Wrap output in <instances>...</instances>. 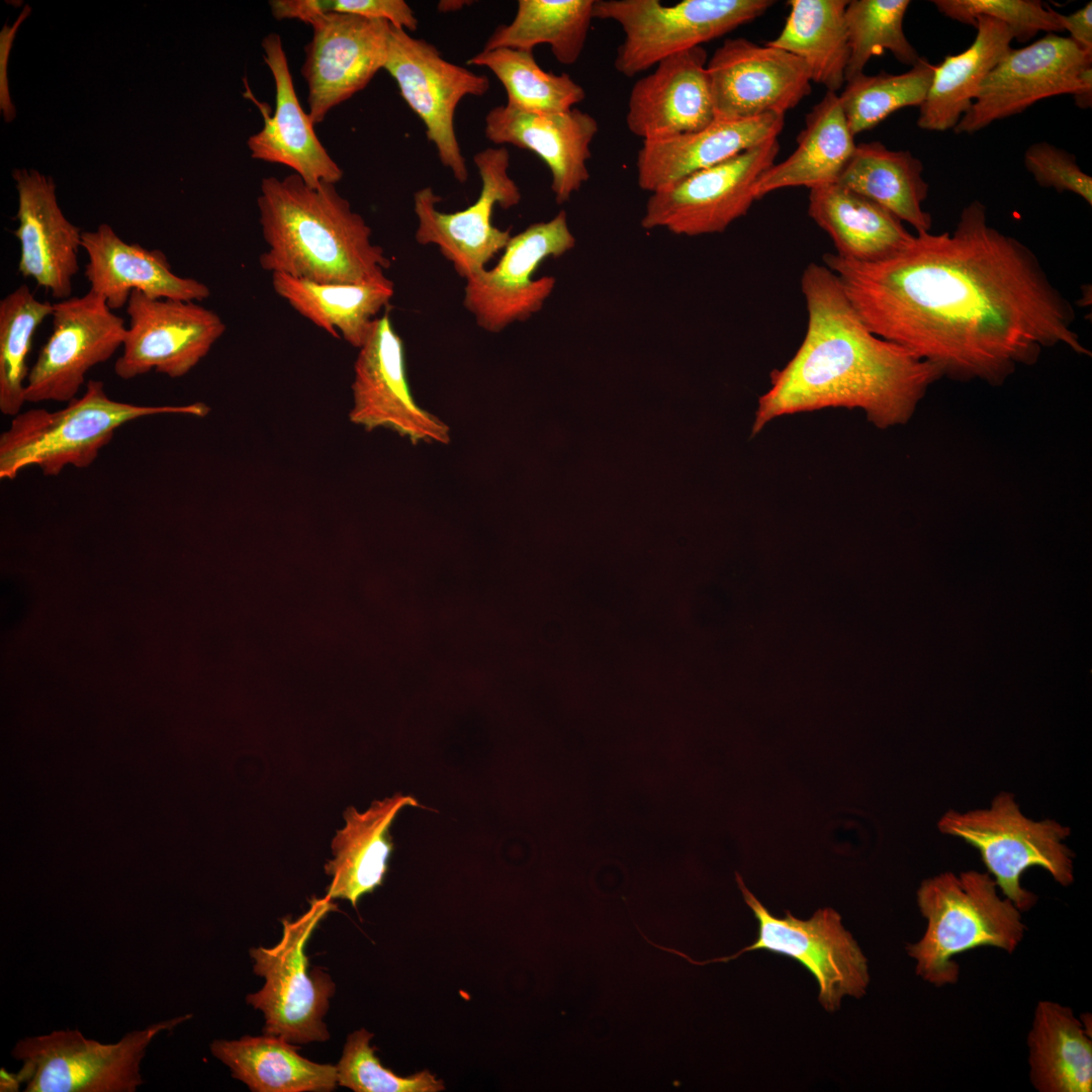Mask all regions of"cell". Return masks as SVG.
Instances as JSON below:
<instances>
[{
    "label": "cell",
    "instance_id": "4316f807",
    "mask_svg": "<svg viewBox=\"0 0 1092 1092\" xmlns=\"http://www.w3.org/2000/svg\"><path fill=\"white\" fill-rule=\"evenodd\" d=\"M419 807L412 796L395 794L374 801L359 812L349 807L344 812L345 825L332 840L333 858L325 867L331 878L327 895L349 901L353 907L361 897L383 884L393 850L390 827L405 807Z\"/></svg>",
    "mask_w": 1092,
    "mask_h": 1092
},
{
    "label": "cell",
    "instance_id": "7dc6e473",
    "mask_svg": "<svg viewBox=\"0 0 1092 1092\" xmlns=\"http://www.w3.org/2000/svg\"><path fill=\"white\" fill-rule=\"evenodd\" d=\"M21 1083L22 1082H21V1080H20V1078L18 1076V1073L14 1074V1073L8 1072L4 1068L1 1069V1072H0V1091H2V1092L3 1091L4 1092L18 1091Z\"/></svg>",
    "mask_w": 1092,
    "mask_h": 1092
},
{
    "label": "cell",
    "instance_id": "d590c367",
    "mask_svg": "<svg viewBox=\"0 0 1092 1092\" xmlns=\"http://www.w3.org/2000/svg\"><path fill=\"white\" fill-rule=\"evenodd\" d=\"M595 0H519L509 24L494 29L483 50L531 51L549 44L557 62L572 65L580 57L594 19Z\"/></svg>",
    "mask_w": 1092,
    "mask_h": 1092
},
{
    "label": "cell",
    "instance_id": "1f68e13d",
    "mask_svg": "<svg viewBox=\"0 0 1092 1092\" xmlns=\"http://www.w3.org/2000/svg\"><path fill=\"white\" fill-rule=\"evenodd\" d=\"M274 291L300 315L335 338L360 348L393 296V283H318L272 274Z\"/></svg>",
    "mask_w": 1092,
    "mask_h": 1092
},
{
    "label": "cell",
    "instance_id": "7c38bea8",
    "mask_svg": "<svg viewBox=\"0 0 1092 1092\" xmlns=\"http://www.w3.org/2000/svg\"><path fill=\"white\" fill-rule=\"evenodd\" d=\"M779 152L774 138L650 193L641 226L688 237L723 233L748 212L755 184Z\"/></svg>",
    "mask_w": 1092,
    "mask_h": 1092
},
{
    "label": "cell",
    "instance_id": "484cf974",
    "mask_svg": "<svg viewBox=\"0 0 1092 1092\" xmlns=\"http://www.w3.org/2000/svg\"><path fill=\"white\" fill-rule=\"evenodd\" d=\"M785 115L768 113L745 120H714L704 128L643 141L636 160L638 186L650 193L750 148L778 138Z\"/></svg>",
    "mask_w": 1092,
    "mask_h": 1092
},
{
    "label": "cell",
    "instance_id": "b9f144b4",
    "mask_svg": "<svg viewBox=\"0 0 1092 1092\" xmlns=\"http://www.w3.org/2000/svg\"><path fill=\"white\" fill-rule=\"evenodd\" d=\"M932 3L942 15L965 24L975 26L979 17L999 20L1019 42L1030 40L1040 31H1064L1061 13L1038 0H934Z\"/></svg>",
    "mask_w": 1092,
    "mask_h": 1092
},
{
    "label": "cell",
    "instance_id": "7bdbcfd3",
    "mask_svg": "<svg viewBox=\"0 0 1092 1092\" xmlns=\"http://www.w3.org/2000/svg\"><path fill=\"white\" fill-rule=\"evenodd\" d=\"M1023 160L1038 185L1058 192H1072L1092 205V178L1081 170L1074 155L1038 142L1025 151Z\"/></svg>",
    "mask_w": 1092,
    "mask_h": 1092
},
{
    "label": "cell",
    "instance_id": "d4e9b609",
    "mask_svg": "<svg viewBox=\"0 0 1092 1092\" xmlns=\"http://www.w3.org/2000/svg\"><path fill=\"white\" fill-rule=\"evenodd\" d=\"M88 256L84 276L90 289L101 295L110 309L126 305L132 291L155 299L202 301L210 290L204 283L175 274L167 256L124 242L107 223L82 233Z\"/></svg>",
    "mask_w": 1092,
    "mask_h": 1092
},
{
    "label": "cell",
    "instance_id": "7402d4cb",
    "mask_svg": "<svg viewBox=\"0 0 1092 1092\" xmlns=\"http://www.w3.org/2000/svg\"><path fill=\"white\" fill-rule=\"evenodd\" d=\"M708 55L695 47L663 59L633 85L626 114L628 129L643 141L706 127L715 120L707 71Z\"/></svg>",
    "mask_w": 1092,
    "mask_h": 1092
},
{
    "label": "cell",
    "instance_id": "7a4b0ae2",
    "mask_svg": "<svg viewBox=\"0 0 1092 1092\" xmlns=\"http://www.w3.org/2000/svg\"><path fill=\"white\" fill-rule=\"evenodd\" d=\"M808 322L793 358L770 373L751 436L777 418L827 407L859 408L880 429L907 423L939 368L887 341L861 321L833 271L810 263L801 277Z\"/></svg>",
    "mask_w": 1092,
    "mask_h": 1092
},
{
    "label": "cell",
    "instance_id": "9c48e42d",
    "mask_svg": "<svg viewBox=\"0 0 1092 1092\" xmlns=\"http://www.w3.org/2000/svg\"><path fill=\"white\" fill-rule=\"evenodd\" d=\"M187 1014L126 1033L116 1043L88 1039L78 1030H56L20 1039L12 1057L26 1092H132L143 1084L140 1065L148 1045L164 1030L189 1019Z\"/></svg>",
    "mask_w": 1092,
    "mask_h": 1092
},
{
    "label": "cell",
    "instance_id": "f1b7e54d",
    "mask_svg": "<svg viewBox=\"0 0 1092 1092\" xmlns=\"http://www.w3.org/2000/svg\"><path fill=\"white\" fill-rule=\"evenodd\" d=\"M855 147L838 94L826 91L806 115L796 150L770 166L756 182L755 199L787 187L812 189L837 183Z\"/></svg>",
    "mask_w": 1092,
    "mask_h": 1092
},
{
    "label": "cell",
    "instance_id": "8fae6325",
    "mask_svg": "<svg viewBox=\"0 0 1092 1092\" xmlns=\"http://www.w3.org/2000/svg\"><path fill=\"white\" fill-rule=\"evenodd\" d=\"M1065 94L1073 95L1078 107H1091L1092 55L1068 36L1048 33L1026 47L1010 49L985 77L953 130L971 134L1042 99Z\"/></svg>",
    "mask_w": 1092,
    "mask_h": 1092
},
{
    "label": "cell",
    "instance_id": "e575fe53",
    "mask_svg": "<svg viewBox=\"0 0 1092 1092\" xmlns=\"http://www.w3.org/2000/svg\"><path fill=\"white\" fill-rule=\"evenodd\" d=\"M847 0H790L779 35L766 44L799 58L811 81L836 93L845 84L849 59L845 24Z\"/></svg>",
    "mask_w": 1092,
    "mask_h": 1092
},
{
    "label": "cell",
    "instance_id": "603a6c76",
    "mask_svg": "<svg viewBox=\"0 0 1092 1092\" xmlns=\"http://www.w3.org/2000/svg\"><path fill=\"white\" fill-rule=\"evenodd\" d=\"M597 120L577 108L562 112H525L499 105L484 118V135L495 145H512L535 153L551 174L556 203L570 199L588 180L590 145Z\"/></svg>",
    "mask_w": 1092,
    "mask_h": 1092
},
{
    "label": "cell",
    "instance_id": "74e56055",
    "mask_svg": "<svg viewBox=\"0 0 1092 1092\" xmlns=\"http://www.w3.org/2000/svg\"><path fill=\"white\" fill-rule=\"evenodd\" d=\"M53 309L54 303L36 299L25 284L0 301V411L6 416H16L26 401V359L37 328Z\"/></svg>",
    "mask_w": 1092,
    "mask_h": 1092
},
{
    "label": "cell",
    "instance_id": "8992f818",
    "mask_svg": "<svg viewBox=\"0 0 1092 1092\" xmlns=\"http://www.w3.org/2000/svg\"><path fill=\"white\" fill-rule=\"evenodd\" d=\"M937 827L979 851L997 888L1021 912L1031 909L1037 900L1021 886L1028 869L1042 868L1065 887L1074 881L1073 853L1064 843L1070 829L1052 819L1027 818L1010 793L998 794L989 808L947 811Z\"/></svg>",
    "mask_w": 1092,
    "mask_h": 1092
},
{
    "label": "cell",
    "instance_id": "ab89813d",
    "mask_svg": "<svg viewBox=\"0 0 1092 1092\" xmlns=\"http://www.w3.org/2000/svg\"><path fill=\"white\" fill-rule=\"evenodd\" d=\"M909 0H851L845 8L849 59L845 82L861 73L870 59L889 51L900 63L914 66L920 56L907 39L903 22Z\"/></svg>",
    "mask_w": 1092,
    "mask_h": 1092
},
{
    "label": "cell",
    "instance_id": "2e32d148",
    "mask_svg": "<svg viewBox=\"0 0 1092 1092\" xmlns=\"http://www.w3.org/2000/svg\"><path fill=\"white\" fill-rule=\"evenodd\" d=\"M52 333L29 369L25 399L69 402L88 371L122 347L126 327L92 290L54 303Z\"/></svg>",
    "mask_w": 1092,
    "mask_h": 1092
},
{
    "label": "cell",
    "instance_id": "60d3db41",
    "mask_svg": "<svg viewBox=\"0 0 1092 1092\" xmlns=\"http://www.w3.org/2000/svg\"><path fill=\"white\" fill-rule=\"evenodd\" d=\"M373 1034L362 1028L347 1037L337 1067L338 1085L355 1092H438L445 1089L429 1071L401 1077L382 1066L370 1040Z\"/></svg>",
    "mask_w": 1092,
    "mask_h": 1092
},
{
    "label": "cell",
    "instance_id": "44dd1931",
    "mask_svg": "<svg viewBox=\"0 0 1092 1092\" xmlns=\"http://www.w3.org/2000/svg\"><path fill=\"white\" fill-rule=\"evenodd\" d=\"M12 177L18 194L13 231L20 245L18 272L53 297L70 298L83 232L64 215L52 177L26 169L14 170Z\"/></svg>",
    "mask_w": 1092,
    "mask_h": 1092
},
{
    "label": "cell",
    "instance_id": "f35d334b",
    "mask_svg": "<svg viewBox=\"0 0 1092 1092\" xmlns=\"http://www.w3.org/2000/svg\"><path fill=\"white\" fill-rule=\"evenodd\" d=\"M933 67L920 58L905 73H861L847 80L838 97L852 135L874 128L899 109L920 107L931 84Z\"/></svg>",
    "mask_w": 1092,
    "mask_h": 1092
},
{
    "label": "cell",
    "instance_id": "d6a6232c",
    "mask_svg": "<svg viewBox=\"0 0 1092 1092\" xmlns=\"http://www.w3.org/2000/svg\"><path fill=\"white\" fill-rule=\"evenodd\" d=\"M212 1055L232 1076L256 1092H328L338 1085L337 1067L301 1057L285 1039L273 1035L215 1039Z\"/></svg>",
    "mask_w": 1092,
    "mask_h": 1092
},
{
    "label": "cell",
    "instance_id": "ffe728a7",
    "mask_svg": "<svg viewBox=\"0 0 1092 1092\" xmlns=\"http://www.w3.org/2000/svg\"><path fill=\"white\" fill-rule=\"evenodd\" d=\"M310 26L312 37L304 49L301 74L308 89L307 113L316 124L384 68L391 24L329 12Z\"/></svg>",
    "mask_w": 1092,
    "mask_h": 1092
},
{
    "label": "cell",
    "instance_id": "4fadbf2b",
    "mask_svg": "<svg viewBox=\"0 0 1092 1092\" xmlns=\"http://www.w3.org/2000/svg\"><path fill=\"white\" fill-rule=\"evenodd\" d=\"M383 69L423 121L441 164L458 182L465 183L468 169L456 136L455 111L465 96L486 94L488 78L445 60L432 43L392 25Z\"/></svg>",
    "mask_w": 1092,
    "mask_h": 1092
},
{
    "label": "cell",
    "instance_id": "9a60e30c",
    "mask_svg": "<svg viewBox=\"0 0 1092 1092\" xmlns=\"http://www.w3.org/2000/svg\"><path fill=\"white\" fill-rule=\"evenodd\" d=\"M481 180L479 196L474 203L456 212H442L437 204L442 198L431 187L414 194V210L418 218L416 240L421 245L433 244L452 263L459 276L468 277L485 269V265L511 239V230L492 224L495 205L504 209L521 201V191L509 175L510 153L505 147L487 148L473 157Z\"/></svg>",
    "mask_w": 1092,
    "mask_h": 1092
},
{
    "label": "cell",
    "instance_id": "5bb4252c",
    "mask_svg": "<svg viewBox=\"0 0 1092 1092\" xmlns=\"http://www.w3.org/2000/svg\"><path fill=\"white\" fill-rule=\"evenodd\" d=\"M567 213L560 210L547 221L530 224L512 236L497 264L468 277L463 304L484 331L498 333L540 311L554 290L552 276L533 277L547 258L575 247Z\"/></svg>",
    "mask_w": 1092,
    "mask_h": 1092
},
{
    "label": "cell",
    "instance_id": "30bf717a",
    "mask_svg": "<svg viewBox=\"0 0 1092 1092\" xmlns=\"http://www.w3.org/2000/svg\"><path fill=\"white\" fill-rule=\"evenodd\" d=\"M735 880L744 902L757 919L756 940L734 954L703 962L667 947L669 953L696 966L727 963L746 951L758 949L787 956L802 964L816 979L819 1002L827 1011L838 1009L846 995L860 998L866 993L870 983L867 958L844 929L835 910L819 909L807 920L793 916L790 911H786L784 917H776L749 891L738 873H735Z\"/></svg>",
    "mask_w": 1092,
    "mask_h": 1092
},
{
    "label": "cell",
    "instance_id": "836d02e7",
    "mask_svg": "<svg viewBox=\"0 0 1092 1092\" xmlns=\"http://www.w3.org/2000/svg\"><path fill=\"white\" fill-rule=\"evenodd\" d=\"M923 165L909 151H894L880 142L856 145L837 183L878 203L917 233L929 232L930 213L922 209L928 184Z\"/></svg>",
    "mask_w": 1092,
    "mask_h": 1092
},
{
    "label": "cell",
    "instance_id": "c3c4849f",
    "mask_svg": "<svg viewBox=\"0 0 1092 1092\" xmlns=\"http://www.w3.org/2000/svg\"><path fill=\"white\" fill-rule=\"evenodd\" d=\"M469 3H470L469 1H462V0H460V1L459 0L440 1L439 4H438V9L441 12H451V11L459 10L463 6L468 5Z\"/></svg>",
    "mask_w": 1092,
    "mask_h": 1092
},
{
    "label": "cell",
    "instance_id": "ba28073f",
    "mask_svg": "<svg viewBox=\"0 0 1092 1092\" xmlns=\"http://www.w3.org/2000/svg\"><path fill=\"white\" fill-rule=\"evenodd\" d=\"M771 0H595L594 18L616 21L625 37L616 70L630 78L660 61L721 37L762 15Z\"/></svg>",
    "mask_w": 1092,
    "mask_h": 1092
},
{
    "label": "cell",
    "instance_id": "6da1fadb",
    "mask_svg": "<svg viewBox=\"0 0 1092 1092\" xmlns=\"http://www.w3.org/2000/svg\"><path fill=\"white\" fill-rule=\"evenodd\" d=\"M823 261L871 332L942 376L1000 385L1046 348L1090 355L1073 330L1071 302L1036 255L991 226L978 200L964 207L951 233H917L884 260L826 253Z\"/></svg>",
    "mask_w": 1092,
    "mask_h": 1092
},
{
    "label": "cell",
    "instance_id": "5b68a950",
    "mask_svg": "<svg viewBox=\"0 0 1092 1092\" xmlns=\"http://www.w3.org/2000/svg\"><path fill=\"white\" fill-rule=\"evenodd\" d=\"M207 413L201 402L147 405L114 400L102 381L89 380L84 393L61 410L31 408L13 417L0 435V478L13 480L31 466L46 476H57L69 465L86 468L124 424L159 415Z\"/></svg>",
    "mask_w": 1092,
    "mask_h": 1092
},
{
    "label": "cell",
    "instance_id": "ac0fdd59",
    "mask_svg": "<svg viewBox=\"0 0 1092 1092\" xmlns=\"http://www.w3.org/2000/svg\"><path fill=\"white\" fill-rule=\"evenodd\" d=\"M352 423L368 431L384 428L414 444H448L447 424L422 408L411 391L404 347L388 311L376 317L354 365Z\"/></svg>",
    "mask_w": 1092,
    "mask_h": 1092
},
{
    "label": "cell",
    "instance_id": "f546056e",
    "mask_svg": "<svg viewBox=\"0 0 1092 1092\" xmlns=\"http://www.w3.org/2000/svg\"><path fill=\"white\" fill-rule=\"evenodd\" d=\"M975 27L976 36L968 49L946 56L933 67L930 87L919 107L918 127L931 131L954 128L971 108L985 77L1010 51L1013 34L1003 22L979 17Z\"/></svg>",
    "mask_w": 1092,
    "mask_h": 1092
},
{
    "label": "cell",
    "instance_id": "4dcf8cb0",
    "mask_svg": "<svg viewBox=\"0 0 1092 1092\" xmlns=\"http://www.w3.org/2000/svg\"><path fill=\"white\" fill-rule=\"evenodd\" d=\"M1027 1044L1030 1082L1037 1091L1092 1090L1091 1033L1071 1008L1038 1002Z\"/></svg>",
    "mask_w": 1092,
    "mask_h": 1092
},
{
    "label": "cell",
    "instance_id": "8d00e7d4",
    "mask_svg": "<svg viewBox=\"0 0 1092 1092\" xmlns=\"http://www.w3.org/2000/svg\"><path fill=\"white\" fill-rule=\"evenodd\" d=\"M467 65L485 67L502 83L506 105L525 112H562L585 98L584 89L568 74L544 71L533 52L499 48L482 50Z\"/></svg>",
    "mask_w": 1092,
    "mask_h": 1092
},
{
    "label": "cell",
    "instance_id": "f6af8a7d",
    "mask_svg": "<svg viewBox=\"0 0 1092 1092\" xmlns=\"http://www.w3.org/2000/svg\"><path fill=\"white\" fill-rule=\"evenodd\" d=\"M269 6L277 20L296 19L309 25L329 13L327 0H272Z\"/></svg>",
    "mask_w": 1092,
    "mask_h": 1092
},
{
    "label": "cell",
    "instance_id": "cb8c5ba5",
    "mask_svg": "<svg viewBox=\"0 0 1092 1092\" xmlns=\"http://www.w3.org/2000/svg\"><path fill=\"white\" fill-rule=\"evenodd\" d=\"M262 49L274 79L275 110L269 115L266 104L249 93L264 118L262 129L247 141L251 157L289 167L311 187L324 182L336 184L343 171L317 139L314 123L300 106L281 37L269 33L263 38Z\"/></svg>",
    "mask_w": 1092,
    "mask_h": 1092
},
{
    "label": "cell",
    "instance_id": "3957f363",
    "mask_svg": "<svg viewBox=\"0 0 1092 1092\" xmlns=\"http://www.w3.org/2000/svg\"><path fill=\"white\" fill-rule=\"evenodd\" d=\"M257 204L267 245L259 262L271 275L318 283L392 282L385 275L389 259L335 184L311 187L295 173L266 177Z\"/></svg>",
    "mask_w": 1092,
    "mask_h": 1092
},
{
    "label": "cell",
    "instance_id": "e0dca14e",
    "mask_svg": "<svg viewBox=\"0 0 1092 1092\" xmlns=\"http://www.w3.org/2000/svg\"><path fill=\"white\" fill-rule=\"evenodd\" d=\"M129 324L115 374L129 380L151 371L179 378L191 371L225 332L220 316L196 301L155 299L131 292Z\"/></svg>",
    "mask_w": 1092,
    "mask_h": 1092
},
{
    "label": "cell",
    "instance_id": "ee69618b",
    "mask_svg": "<svg viewBox=\"0 0 1092 1092\" xmlns=\"http://www.w3.org/2000/svg\"><path fill=\"white\" fill-rule=\"evenodd\" d=\"M329 12L388 21L392 26L416 31L419 19L403 0H327Z\"/></svg>",
    "mask_w": 1092,
    "mask_h": 1092
},
{
    "label": "cell",
    "instance_id": "d6986e66",
    "mask_svg": "<svg viewBox=\"0 0 1092 1092\" xmlns=\"http://www.w3.org/2000/svg\"><path fill=\"white\" fill-rule=\"evenodd\" d=\"M716 120L784 114L811 93L807 66L794 55L744 37L727 38L707 63Z\"/></svg>",
    "mask_w": 1092,
    "mask_h": 1092
},
{
    "label": "cell",
    "instance_id": "52a82bcc",
    "mask_svg": "<svg viewBox=\"0 0 1092 1092\" xmlns=\"http://www.w3.org/2000/svg\"><path fill=\"white\" fill-rule=\"evenodd\" d=\"M336 908L328 895L312 898L298 918L282 919V937L276 945L251 949L254 972L265 984L249 994L247 1002L263 1012L265 1034L292 1044L330 1038L324 1016L335 984L318 968L308 973L305 945L318 923Z\"/></svg>",
    "mask_w": 1092,
    "mask_h": 1092
},
{
    "label": "cell",
    "instance_id": "bcb514c9",
    "mask_svg": "<svg viewBox=\"0 0 1092 1092\" xmlns=\"http://www.w3.org/2000/svg\"><path fill=\"white\" fill-rule=\"evenodd\" d=\"M1060 20L1063 29L1070 34L1068 37L1082 51L1092 55V2L1071 14L1061 13Z\"/></svg>",
    "mask_w": 1092,
    "mask_h": 1092
},
{
    "label": "cell",
    "instance_id": "83f0119b",
    "mask_svg": "<svg viewBox=\"0 0 1092 1092\" xmlns=\"http://www.w3.org/2000/svg\"><path fill=\"white\" fill-rule=\"evenodd\" d=\"M808 213L847 260H884L914 238L890 211L838 183L810 189Z\"/></svg>",
    "mask_w": 1092,
    "mask_h": 1092
},
{
    "label": "cell",
    "instance_id": "277c9868",
    "mask_svg": "<svg viewBox=\"0 0 1092 1092\" xmlns=\"http://www.w3.org/2000/svg\"><path fill=\"white\" fill-rule=\"evenodd\" d=\"M917 904L926 929L906 949L917 975L937 987L958 982L957 956L981 946L1011 953L1025 933L1021 911L998 895L989 873L945 872L928 878L918 888Z\"/></svg>",
    "mask_w": 1092,
    "mask_h": 1092
}]
</instances>
